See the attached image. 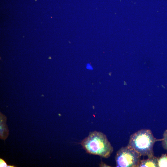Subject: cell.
Returning a JSON list of instances; mask_svg holds the SVG:
<instances>
[{"instance_id": "cell-7", "label": "cell", "mask_w": 167, "mask_h": 167, "mask_svg": "<svg viewBox=\"0 0 167 167\" xmlns=\"http://www.w3.org/2000/svg\"><path fill=\"white\" fill-rule=\"evenodd\" d=\"M6 162L2 159H0V167H6L7 166Z\"/></svg>"}, {"instance_id": "cell-2", "label": "cell", "mask_w": 167, "mask_h": 167, "mask_svg": "<svg viewBox=\"0 0 167 167\" xmlns=\"http://www.w3.org/2000/svg\"><path fill=\"white\" fill-rule=\"evenodd\" d=\"M163 139L155 138L149 129H141L131 135L127 146L135 149L142 156L150 157L154 156L155 143Z\"/></svg>"}, {"instance_id": "cell-3", "label": "cell", "mask_w": 167, "mask_h": 167, "mask_svg": "<svg viewBox=\"0 0 167 167\" xmlns=\"http://www.w3.org/2000/svg\"><path fill=\"white\" fill-rule=\"evenodd\" d=\"M141 156L136 150L128 146L122 147L116 153V166L138 167Z\"/></svg>"}, {"instance_id": "cell-9", "label": "cell", "mask_w": 167, "mask_h": 167, "mask_svg": "<svg viewBox=\"0 0 167 167\" xmlns=\"http://www.w3.org/2000/svg\"><path fill=\"white\" fill-rule=\"evenodd\" d=\"M7 167H15V166H14V165H8Z\"/></svg>"}, {"instance_id": "cell-6", "label": "cell", "mask_w": 167, "mask_h": 167, "mask_svg": "<svg viewBox=\"0 0 167 167\" xmlns=\"http://www.w3.org/2000/svg\"><path fill=\"white\" fill-rule=\"evenodd\" d=\"M162 145L163 148L167 151V129L164 133Z\"/></svg>"}, {"instance_id": "cell-1", "label": "cell", "mask_w": 167, "mask_h": 167, "mask_svg": "<svg viewBox=\"0 0 167 167\" xmlns=\"http://www.w3.org/2000/svg\"><path fill=\"white\" fill-rule=\"evenodd\" d=\"M81 144L88 153L108 158L113 148L106 135L100 131L90 132L81 142Z\"/></svg>"}, {"instance_id": "cell-8", "label": "cell", "mask_w": 167, "mask_h": 167, "mask_svg": "<svg viewBox=\"0 0 167 167\" xmlns=\"http://www.w3.org/2000/svg\"><path fill=\"white\" fill-rule=\"evenodd\" d=\"M86 68L87 69L89 70H92L93 68L91 64L90 63H87L86 65Z\"/></svg>"}, {"instance_id": "cell-4", "label": "cell", "mask_w": 167, "mask_h": 167, "mask_svg": "<svg viewBox=\"0 0 167 167\" xmlns=\"http://www.w3.org/2000/svg\"><path fill=\"white\" fill-rule=\"evenodd\" d=\"M157 159L154 155L146 159L140 160L138 167H158Z\"/></svg>"}, {"instance_id": "cell-5", "label": "cell", "mask_w": 167, "mask_h": 167, "mask_svg": "<svg viewBox=\"0 0 167 167\" xmlns=\"http://www.w3.org/2000/svg\"><path fill=\"white\" fill-rule=\"evenodd\" d=\"M157 158L158 167H167V155L166 153L163 154L160 157Z\"/></svg>"}]
</instances>
